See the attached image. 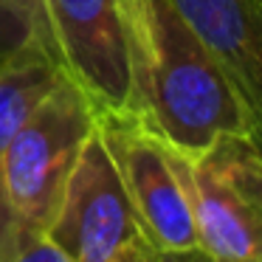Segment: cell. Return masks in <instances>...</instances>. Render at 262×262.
Masks as SVG:
<instances>
[{"label":"cell","instance_id":"cell-9","mask_svg":"<svg viewBox=\"0 0 262 262\" xmlns=\"http://www.w3.org/2000/svg\"><path fill=\"white\" fill-rule=\"evenodd\" d=\"M0 9L23 26V37L42 42V0H0Z\"/></svg>","mask_w":262,"mask_h":262},{"label":"cell","instance_id":"cell-3","mask_svg":"<svg viewBox=\"0 0 262 262\" xmlns=\"http://www.w3.org/2000/svg\"><path fill=\"white\" fill-rule=\"evenodd\" d=\"M206 259L262 262V147L248 136H217L200 152L169 144Z\"/></svg>","mask_w":262,"mask_h":262},{"label":"cell","instance_id":"cell-4","mask_svg":"<svg viewBox=\"0 0 262 262\" xmlns=\"http://www.w3.org/2000/svg\"><path fill=\"white\" fill-rule=\"evenodd\" d=\"M48 237L68 262H158L99 124L82 141L68 172Z\"/></svg>","mask_w":262,"mask_h":262},{"label":"cell","instance_id":"cell-7","mask_svg":"<svg viewBox=\"0 0 262 262\" xmlns=\"http://www.w3.org/2000/svg\"><path fill=\"white\" fill-rule=\"evenodd\" d=\"M226 71L262 147V0H172Z\"/></svg>","mask_w":262,"mask_h":262},{"label":"cell","instance_id":"cell-6","mask_svg":"<svg viewBox=\"0 0 262 262\" xmlns=\"http://www.w3.org/2000/svg\"><path fill=\"white\" fill-rule=\"evenodd\" d=\"M96 124L136 206L138 220L158 254L164 259H206L198 243V228L186 192L172 164L169 144L127 113H102L96 116Z\"/></svg>","mask_w":262,"mask_h":262},{"label":"cell","instance_id":"cell-2","mask_svg":"<svg viewBox=\"0 0 262 262\" xmlns=\"http://www.w3.org/2000/svg\"><path fill=\"white\" fill-rule=\"evenodd\" d=\"M93 127V104L62 76L0 155V262H23L48 234L68 172Z\"/></svg>","mask_w":262,"mask_h":262},{"label":"cell","instance_id":"cell-1","mask_svg":"<svg viewBox=\"0 0 262 262\" xmlns=\"http://www.w3.org/2000/svg\"><path fill=\"white\" fill-rule=\"evenodd\" d=\"M130 57V113L181 152L217 136L254 138V121L211 51L172 0H119Z\"/></svg>","mask_w":262,"mask_h":262},{"label":"cell","instance_id":"cell-5","mask_svg":"<svg viewBox=\"0 0 262 262\" xmlns=\"http://www.w3.org/2000/svg\"><path fill=\"white\" fill-rule=\"evenodd\" d=\"M42 46L96 116L130 113V57L119 0H42Z\"/></svg>","mask_w":262,"mask_h":262},{"label":"cell","instance_id":"cell-8","mask_svg":"<svg viewBox=\"0 0 262 262\" xmlns=\"http://www.w3.org/2000/svg\"><path fill=\"white\" fill-rule=\"evenodd\" d=\"M59 79V65L34 37H23L0 54V155Z\"/></svg>","mask_w":262,"mask_h":262}]
</instances>
